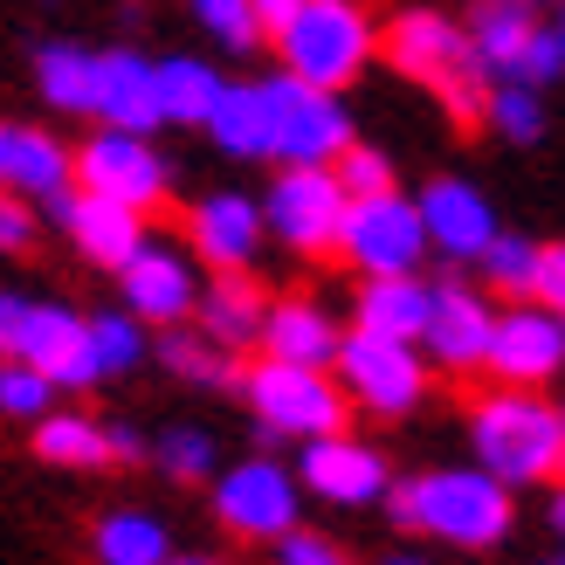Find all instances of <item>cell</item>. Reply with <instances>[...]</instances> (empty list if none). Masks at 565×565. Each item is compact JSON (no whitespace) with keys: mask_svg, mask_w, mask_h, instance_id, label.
Wrapping results in <instances>:
<instances>
[{"mask_svg":"<svg viewBox=\"0 0 565 565\" xmlns=\"http://www.w3.org/2000/svg\"><path fill=\"white\" fill-rule=\"evenodd\" d=\"M386 524L407 539H435L448 552H497L518 531V490H503L490 469H420L386 483Z\"/></svg>","mask_w":565,"mask_h":565,"instance_id":"6da1fadb","label":"cell"},{"mask_svg":"<svg viewBox=\"0 0 565 565\" xmlns=\"http://www.w3.org/2000/svg\"><path fill=\"white\" fill-rule=\"evenodd\" d=\"M469 448L476 469H490L503 490H545L565 469V414L531 386L483 393L469 407Z\"/></svg>","mask_w":565,"mask_h":565,"instance_id":"7a4b0ae2","label":"cell"},{"mask_svg":"<svg viewBox=\"0 0 565 565\" xmlns=\"http://www.w3.org/2000/svg\"><path fill=\"white\" fill-rule=\"evenodd\" d=\"M380 49H386V63L401 70L407 83H420V90H428L462 131L483 125L490 76H483V63L469 55L462 21H448L441 8H401V14L380 28Z\"/></svg>","mask_w":565,"mask_h":565,"instance_id":"3957f363","label":"cell"},{"mask_svg":"<svg viewBox=\"0 0 565 565\" xmlns=\"http://www.w3.org/2000/svg\"><path fill=\"white\" fill-rule=\"evenodd\" d=\"M269 49L290 76L318 83V90H345V83H359L373 70L380 28L359 0H297V8L282 14V28L269 35Z\"/></svg>","mask_w":565,"mask_h":565,"instance_id":"277c9868","label":"cell"},{"mask_svg":"<svg viewBox=\"0 0 565 565\" xmlns=\"http://www.w3.org/2000/svg\"><path fill=\"white\" fill-rule=\"evenodd\" d=\"M235 393L256 414V441H310V435H338L352 420L345 393H338L331 365H290V359H256L242 365Z\"/></svg>","mask_w":565,"mask_h":565,"instance_id":"5b68a950","label":"cell"},{"mask_svg":"<svg viewBox=\"0 0 565 565\" xmlns=\"http://www.w3.org/2000/svg\"><path fill=\"white\" fill-rule=\"evenodd\" d=\"M0 359H21L49 373L55 393H90L97 365L83 352V310L55 303V297H21L0 290Z\"/></svg>","mask_w":565,"mask_h":565,"instance_id":"8992f818","label":"cell"},{"mask_svg":"<svg viewBox=\"0 0 565 565\" xmlns=\"http://www.w3.org/2000/svg\"><path fill=\"white\" fill-rule=\"evenodd\" d=\"M331 373H338V393L345 407H365L380 420H401L428 401V359L407 338H380V331H345L331 352Z\"/></svg>","mask_w":565,"mask_h":565,"instance_id":"52a82bcc","label":"cell"},{"mask_svg":"<svg viewBox=\"0 0 565 565\" xmlns=\"http://www.w3.org/2000/svg\"><path fill=\"white\" fill-rule=\"evenodd\" d=\"M256 90L269 104V159H282V166H331L359 138L338 90H318V83H303L290 70L263 76Z\"/></svg>","mask_w":565,"mask_h":565,"instance_id":"ba28073f","label":"cell"},{"mask_svg":"<svg viewBox=\"0 0 565 565\" xmlns=\"http://www.w3.org/2000/svg\"><path fill=\"white\" fill-rule=\"evenodd\" d=\"M70 186L83 193H104L118 207L152 214L166 193H173V159L152 146V131H118V125H97L83 146L70 152Z\"/></svg>","mask_w":565,"mask_h":565,"instance_id":"9c48e42d","label":"cell"},{"mask_svg":"<svg viewBox=\"0 0 565 565\" xmlns=\"http://www.w3.org/2000/svg\"><path fill=\"white\" fill-rule=\"evenodd\" d=\"M207 511L221 531H235L248 545H276L290 524H303V490L276 456H242L207 476Z\"/></svg>","mask_w":565,"mask_h":565,"instance_id":"30bf717a","label":"cell"},{"mask_svg":"<svg viewBox=\"0 0 565 565\" xmlns=\"http://www.w3.org/2000/svg\"><path fill=\"white\" fill-rule=\"evenodd\" d=\"M263 235H276L290 256L324 263L338 256V221H345V186L331 166H282L276 186L263 193Z\"/></svg>","mask_w":565,"mask_h":565,"instance_id":"8fae6325","label":"cell"},{"mask_svg":"<svg viewBox=\"0 0 565 565\" xmlns=\"http://www.w3.org/2000/svg\"><path fill=\"white\" fill-rule=\"evenodd\" d=\"M338 256H345L359 276H414L420 263H428V235H420L414 193L386 186V193H359V201H345Z\"/></svg>","mask_w":565,"mask_h":565,"instance_id":"7c38bea8","label":"cell"},{"mask_svg":"<svg viewBox=\"0 0 565 565\" xmlns=\"http://www.w3.org/2000/svg\"><path fill=\"white\" fill-rule=\"evenodd\" d=\"M201 282H207V269L186 256L180 242H138L131 248V263L118 269V297H125V310L146 331H166V324H186L193 318V297H201Z\"/></svg>","mask_w":565,"mask_h":565,"instance_id":"4fadbf2b","label":"cell"},{"mask_svg":"<svg viewBox=\"0 0 565 565\" xmlns=\"http://www.w3.org/2000/svg\"><path fill=\"white\" fill-rule=\"evenodd\" d=\"M290 476H297V490H310L318 503H338V511H373V503L386 497V483H393L386 456H380L373 441H359L352 428L310 435Z\"/></svg>","mask_w":565,"mask_h":565,"instance_id":"5bb4252c","label":"cell"},{"mask_svg":"<svg viewBox=\"0 0 565 565\" xmlns=\"http://www.w3.org/2000/svg\"><path fill=\"white\" fill-rule=\"evenodd\" d=\"M565 365V324L552 303L518 297L511 310H497L490 345H483V373H497V386H545Z\"/></svg>","mask_w":565,"mask_h":565,"instance_id":"9a60e30c","label":"cell"},{"mask_svg":"<svg viewBox=\"0 0 565 565\" xmlns=\"http://www.w3.org/2000/svg\"><path fill=\"white\" fill-rule=\"evenodd\" d=\"M263 207L235 186H214L186 207V256L201 263L207 276H228V269H256L263 256Z\"/></svg>","mask_w":565,"mask_h":565,"instance_id":"2e32d148","label":"cell"},{"mask_svg":"<svg viewBox=\"0 0 565 565\" xmlns=\"http://www.w3.org/2000/svg\"><path fill=\"white\" fill-rule=\"evenodd\" d=\"M414 214H420V235H428V256H441V263H476L483 242L497 235L490 193L462 173H435L414 193Z\"/></svg>","mask_w":565,"mask_h":565,"instance_id":"e0dca14e","label":"cell"},{"mask_svg":"<svg viewBox=\"0 0 565 565\" xmlns=\"http://www.w3.org/2000/svg\"><path fill=\"white\" fill-rule=\"evenodd\" d=\"M490 324H497L490 290H476V282H435L428 324H420L414 345H420V359H428V365H441V373H483Z\"/></svg>","mask_w":565,"mask_h":565,"instance_id":"ac0fdd59","label":"cell"},{"mask_svg":"<svg viewBox=\"0 0 565 565\" xmlns=\"http://www.w3.org/2000/svg\"><path fill=\"white\" fill-rule=\"evenodd\" d=\"M49 214H55V228L70 235L76 256L90 263V269H110V276H118V269L131 263V248L152 235V221L138 214V207H118V201H104V193H83V186L55 193Z\"/></svg>","mask_w":565,"mask_h":565,"instance_id":"d6986e66","label":"cell"},{"mask_svg":"<svg viewBox=\"0 0 565 565\" xmlns=\"http://www.w3.org/2000/svg\"><path fill=\"white\" fill-rule=\"evenodd\" d=\"M90 118L118 125V131H159V90H152V55L146 49H97Z\"/></svg>","mask_w":565,"mask_h":565,"instance_id":"ffe728a7","label":"cell"},{"mask_svg":"<svg viewBox=\"0 0 565 565\" xmlns=\"http://www.w3.org/2000/svg\"><path fill=\"white\" fill-rule=\"evenodd\" d=\"M338 338H345V324H338L318 297H276V303H263L256 352L263 359H290V365H331Z\"/></svg>","mask_w":565,"mask_h":565,"instance_id":"44dd1931","label":"cell"},{"mask_svg":"<svg viewBox=\"0 0 565 565\" xmlns=\"http://www.w3.org/2000/svg\"><path fill=\"white\" fill-rule=\"evenodd\" d=\"M0 193L49 207L55 193H70V146L42 125H0Z\"/></svg>","mask_w":565,"mask_h":565,"instance_id":"7402d4cb","label":"cell"},{"mask_svg":"<svg viewBox=\"0 0 565 565\" xmlns=\"http://www.w3.org/2000/svg\"><path fill=\"white\" fill-rule=\"evenodd\" d=\"M263 282L256 269H228V276H207L201 282V297H193V324H201L214 345H228V352H248L256 345V324H263Z\"/></svg>","mask_w":565,"mask_h":565,"instance_id":"603a6c76","label":"cell"},{"mask_svg":"<svg viewBox=\"0 0 565 565\" xmlns=\"http://www.w3.org/2000/svg\"><path fill=\"white\" fill-rule=\"evenodd\" d=\"M428 303H435V282L428 276H365L359 297H352V324L359 331H380V338H420V324H428Z\"/></svg>","mask_w":565,"mask_h":565,"instance_id":"cb8c5ba5","label":"cell"},{"mask_svg":"<svg viewBox=\"0 0 565 565\" xmlns=\"http://www.w3.org/2000/svg\"><path fill=\"white\" fill-rule=\"evenodd\" d=\"M531 28H539V8L531 0H476V14H469V55L483 63V76H511L518 70V55L531 42Z\"/></svg>","mask_w":565,"mask_h":565,"instance_id":"d4e9b609","label":"cell"},{"mask_svg":"<svg viewBox=\"0 0 565 565\" xmlns=\"http://www.w3.org/2000/svg\"><path fill=\"white\" fill-rule=\"evenodd\" d=\"M221 76L214 63H201V55H152V90H159V125H186V131H201L207 125V110L221 97Z\"/></svg>","mask_w":565,"mask_h":565,"instance_id":"484cf974","label":"cell"},{"mask_svg":"<svg viewBox=\"0 0 565 565\" xmlns=\"http://www.w3.org/2000/svg\"><path fill=\"white\" fill-rule=\"evenodd\" d=\"M35 428V456L49 469H110V435H104V420H90L83 407H49L42 420H28Z\"/></svg>","mask_w":565,"mask_h":565,"instance_id":"4316f807","label":"cell"},{"mask_svg":"<svg viewBox=\"0 0 565 565\" xmlns=\"http://www.w3.org/2000/svg\"><path fill=\"white\" fill-rule=\"evenodd\" d=\"M214 138V152H228V159H269V104L256 83H221V97L207 110V125Z\"/></svg>","mask_w":565,"mask_h":565,"instance_id":"83f0119b","label":"cell"},{"mask_svg":"<svg viewBox=\"0 0 565 565\" xmlns=\"http://www.w3.org/2000/svg\"><path fill=\"white\" fill-rule=\"evenodd\" d=\"M166 552H173V531H166V518L131 511V503H118V511H104V518L90 524V558H97V565H159Z\"/></svg>","mask_w":565,"mask_h":565,"instance_id":"f1b7e54d","label":"cell"},{"mask_svg":"<svg viewBox=\"0 0 565 565\" xmlns=\"http://www.w3.org/2000/svg\"><path fill=\"white\" fill-rule=\"evenodd\" d=\"M35 90H42L49 110H63V118H90L97 49H83V42H42L35 49Z\"/></svg>","mask_w":565,"mask_h":565,"instance_id":"f546056e","label":"cell"},{"mask_svg":"<svg viewBox=\"0 0 565 565\" xmlns=\"http://www.w3.org/2000/svg\"><path fill=\"white\" fill-rule=\"evenodd\" d=\"M159 365H166L173 380L201 386V393H221V386L242 380V352L214 345L201 324H166V338H159Z\"/></svg>","mask_w":565,"mask_h":565,"instance_id":"4dcf8cb0","label":"cell"},{"mask_svg":"<svg viewBox=\"0 0 565 565\" xmlns=\"http://www.w3.org/2000/svg\"><path fill=\"white\" fill-rule=\"evenodd\" d=\"M83 352H90L97 386H104V380L138 373V365H146V352H152V338H146V324H138L131 310L118 303V310H90V318H83Z\"/></svg>","mask_w":565,"mask_h":565,"instance_id":"1f68e13d","label":"cell"},{"mask_svg":"<svg viewBox=\"0 0 565 565\" xmlns=\"http://www.w3.org/2000/svg\"><path fill=\"white\" fill-rule=\"evenodd\" d=\"M483 125L497 138H511V146H539L545 138V90H531L518 76H497L490 97H483Z\"/></svg>","mask_w":565,"mask_h":565,"instance_id":"d6a6232c","label":"cell"},{"mask_svg":"<svg viewBox=\"0 0 565 565\" xmlns=\"http://www.w3.org/2000/svg\"><path fill=\"white\" fill-rule=\"evenodd\" d=\"M146 462L166 469V483H207V476L221 469V448H214L207 428H166V435L152 441Z\"/></svg>","mask_w":565,"mask_h":565,"instance_id":"836d02e7","label":"cell"},{"mask_svg":"<svg viewBox=\"0 0 565 565\" xmlns=\"http://www.w3.org/2000/svg\"><path fill=\"white\" fill-rule=\"evenodd\" d=\"M476 269H483V282H497V297H531L539 242H531V235H511V228H497V235L483 242V256H476Z\"/></svg>","mask_w":565,"mask_h":565,"instance_id":"e575fe53","label":"cell"},{"mask_svg":"<svg viewBox=\"0 0 565 565\" xmlns=\"http://www.w3.org/2000/svg\"><path fill=\"white\" fill-rule=\"evenodd\" d=\"M186 8H193V21H201L228 55H256L263 49V21H256L248 0H186Z\"/></svg>","mask_w":565,"mask_h":565,"instance_id":"d590c367","label":"cell"},{"mask_svg":"<svg viewBox=\"0 0 565 565\" xmlns=\"http://www.w3.org/2000/svg\"><path fill=\"white\" fill-rule=\"evenodd\" d=\"M49 407H55L49 373H35L21 359H0V420H42Z\"/></svg>","mask_w":565,"mask_h":565,"instance_id":"8d00e7d4","label":"cell"},{"mask_svg":"<svg viewBox=\"0 0 565 565\" xmlns=\"http://www.w3.org/2000/svg\"><path fill=\"white\" fill-rule=\"evenodd\" d=\"M331 173H338V186H345V201H359V193H386V186H401L393 180V159L386 152H373V146H352L331 159Z\"/></svg>","mask_w":565,"mask_h":565,"instance_id":"74e56055","label":"cell"},{"mask_svg":"<svg viewBox=\"0 0 565 565\" xmlns=\"http://www.w3.org/2000/svg\"><path fill=\"white\" fill-rule=\"evenodd\" d=\"M558 70H565V35H558V21H539L531 28V42H524V55H518V83H531V90H552L558 83Z\"/></svg>","mask_w":565,"mask_h":565,"instance_id":"f35d334b","label":"cell"},{"mask_svg":"<svg viewBox=\"0 0 565 565\" xmlns=\"http://www.w3.org/2000/svg\"><path fill=\"white\" fill-rule=\"evenodd\" d=\"M276 565H352V552H345V545H331L324 531L290 524V531L276 539Z\"/></svg>","mask_w":565,"mask_h":565,"instance_id":"ab89813d","label":"cell"},{"mask_svg":"<svg viewBox=\"0 0 565 565\" xmlns=\"http://www.w3.org/2000/svg\"><path fill=\"white\" fill-rule=\"evenodd\" d=\"M42 235V214L35 201H21V193H0V256H28Z\"/></svg>","mask_w":565,"mask_h":565,"instance_id":"60d3db41","label":"cell"},{"mask_svg":"<svg viewBox=\"0 0 565 565\" xmlns=\"http://www.w3.org/2000/svg\"><path fill=\"white\" fill-rule=\"evenodd\" d=\"M531 303H565V248L558 242H539V269H531Z\"/></svg>","mask_w":565,"mask_h":565,"instance_id":"b9f144b4","label":"cell"},{"mask_svg":"<svg viewBox=\"0 0 565 565\" xmlns=\"http://www.w3.org/2000/svg\"><path fill=\"white\" fill-rule=\"evenodd\" d=\"M104 435H110V462H118V469H131V462H146V456H152V441L138 435V428H125V420H110Z\"/></svg>","mask_w":565,"mask_h":565,"instance_id":"7bdbcfd3","label":"cell"},{"mask_svg":"<svg viewBox=\"0 0 565 565\" xmlns=\"http://www.w3.org/2000/svg\"><path fill=\"white\" fill-rule=\"evenodd\" d=\"M248 8H256V21H263V42H269L276 28H282V14L297 8V0H248Z\"/></svg>","mask_w":565,"mask_h":565,"instance_id":"ee69618b","label":"cell"},{"mask_svg":"<svg viewBox=\"0 0 565 565\" xmlns=\"http://www.w3.org/2000/svg\"><path fill=\"white\" fill-rule=\"evenodd\" d=\"M380 565H428V558H420V552H386Z\"/></svg>","mask_w":565,"mask_h":565,"instance_id":"f6af8a7d","label":"cell"},{"mask_svg":"<svg viewBox=\"0 0 565 565\" xmlns=\"http://www.w3.org/2000/svg\"><path fill=\"white\" fill-rule=\"evenodd\" d=\"M159 565H221V558H173V552H166Z\"/></svg>","mask_w":565,"mask_h":565,"instance_id":"bcb514c9","label":"cell"},{"mask_svg":"<svg viewBox=\"0 0 565 565\" xmlns=\"http://www.w3.org/2000/svg\"><path fill=\"white\" fill-rule=\"evenodd\" d=\"M539 565H558V558H539Z\"/></svg>","mask_w":565,"mask_h":565,"instance_id":"7dc6e473","label":"cell"},{"mask_svg":"<svg viewBox=\"0 0 565 565\" xmlns=\"http://www.w3.org/2000/svg\"><path fill=\"white\" fill-rule=\"evenodd\" d=\"M531 8H545V0H531Z\"/></svg>","mask_w":565,"mask_h":565,"instance_id":"c3c4849f","label":"cell"}]
</instances>
